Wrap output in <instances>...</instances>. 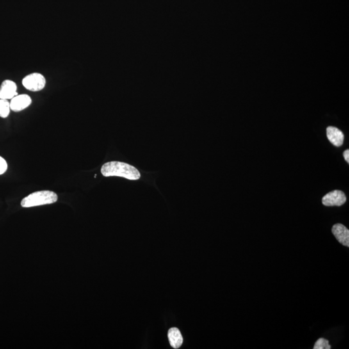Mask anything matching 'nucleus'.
<instances>
[{
    "mask_svg": "<svg viewBox=\"0 0 349 349\" xmlns=\"http://www.w3.org/2000/svg\"><path fill=\"white\" fill-rule=\"evenodd\" d=\"M104 177H120L136 181L141 178V173L134 166L122 162L112 161L104 164L101 168Z\"/></svg>",
    "mask_w": 349,
    "mask_h": 349,
    "instance_id": "nucleus-1",
    "label": "nucleus"
},
{
    "mask_svg": "<svg viewBox=\"0 0 349 349\" xmlns=\"http://www.w3.org/2000/svg\"><path fill=\"white\" fill-rule=\"evenodd\" d=\"M58 200V195L54 191L43 190L36 191L23 198L21 206L24 207H31L42 205L51 204Z\"/></svg>",
    "mask_w": 349,
    "mask_h": 349,
    "instance_id": "nucleus-2",
    "label": "nucleus"
},
{
    "mask_svg": "<svg viewBox=\"0 0 349 349\" xmlns=\"http://www.w3.org/2000/svg\"><path fill=\"white\" fill-rule=\"evenodd\" d=\"M22 84L26 90L36 92L42 90L46 84V80L42 74L39 73L27 75L22 80Z\"/></svg>",
    "mask_w": 349,
    "mask_h": 349,
    "instance_id": "nucleus-3",
    "label": "nucleus"
},
{
    "mask_svg": "<svg viewBox=\"0 0 349 349\" xmlns=\"http://www.w3.org/2000/svg\"><path fill=\"white\" fill-rule=\"evenodd\" d=\"M346 200L345 194L340 190H334L326 194L322 198V203L326 206H340Z\"/></svg>",
    "mask_w": 349,
    "mask_h": 349,
    "instance_id": "nucleus-4",
    "label": "nucleus"
},
{
    "mask_svg": "<svg viewBox=\"0 0 349 349\" xmlns=\"http://www.w3.org/2000/svg\"><path fill=\"white\" fill-rule=\"evenodd\" d=\"M18 95L17 85L11 80H6L0 86V99L11 100Z\"/></svg>",
    "mask_w": 349,
    "mask_h": 349,
    "instance_id": "nucleus-5",
    "label": "nucleus"
},
{
    "mask_svg": "<svg viewBox=\"0 0 349 349\" xmlns=\"http://www.w3.org/2000/svg\"><path fill=\"white\" fill-rule=\"evenodd\" d=\"M31 103V98L28 95H18L11 100V110L15 111V112H20V111L28 108Z\"/></svg>",
    "mask_w": 349,
    "mask_h": 349,
    "instance_id": "nucleus-6",
    "label": "nucleus"
},
{
    "mask_svg": "<svg viewBox=\"0 0 349 349\" xmlns=\"http://www.w3.org/2000/svg\"><path fill=\"white\" fill-rule=\"evenodd\" d=\"M332 232L339 243L348 247L349 230L345 226L341 224L335 225L333 226Z\"/></svg>",
    "mask_w": 349,
    "mask_h": 349,
    "instance_id": "nucleus-7",
    "label": "nucleus"
},
{
    "mask_svg": "<svg viewBox=\"0 0 349 349\" xmlns=\"http://www.w3.org/2000/svg\"><path fill=\"white\" fill-rule=\"evenodd\" d=\"M327 136L328 141L335 147H339L343 145L344 134L336 127L330 126L327 129Z\"/></svg>",
    "mask_w": 349,
    "mask_h": 349,
    "instance_id": "nucleus-8",
    "label": "nucleus"
},
{
    "mask_svg": "<svg viewBox=\"0 0 349 349\" xmlns=\"http://www.w3.org/2000/svg\"><path fill=\"white\" fill-rule=\"evenodd\" d=\"M168 339L170 345L175 348H179L183 342L182 334L177 328H172L168 331Z\"/></svg>",
    "mask_w": 349,
    "mask_h": 349,
    "instance_id": "nucleus-9",
    "label": "nucleus"
},
{
    "mask_svg": "<svg viewBox=\"0 0 349 349\" xmlns=\"http://www.w3.org/2000/svg\"><path fill=\"white\" fill-rule=\"evenodd\" d=\"M10 102L8 100L0 99V117L6 118L10 114Z\"/></svg>",
    "mask_w": 349,
    "mask_h": 349,
    "instance_id": "nucleus-10",
    "label": "nucleus"
},
{
    "mask_svg": "<svg viewBox=\"0 0 349 349\" xmlns=\"http://www.w3.org/2000/svg\"><path fill=\"white\" fill-rule=\"evenodd\" d=\"M329 342L327 339L319 338L314 344V349H330Z\"/></svg>",
    "mask_w": 349,
    "mask_h": 349,
    "instance_id": "nucleus-11",
    "label": "nucleus"
},
{
    "mask_svg": "<svg viewBox=\"0 0 349 349\" xmlns=\"http://www.w3.org/2000/svg\"><path fill=\"white\" fill-rule=\"evenodd\" d=\"M8 165L6 160L0 156V175H3L8 170Z\"/></svg>",
    "mask_w": 349,
    "mask_h": 349,
    "instance_id": "nucleus-12",
    "label": "nucleus"
},
{
    "mask_svg": "<svg viewBox=\"0 0 349 349\" xmlns=\"http://www.w3.org/2000/svg\"><path fill=\"white\" fill-rule=\"evenodd\" d=\"M343 157L345 158L346 163H349V150H346L343 153Z\"/></svg>",
    "mask_w": 349,
    "mask_h": 349,
    "instance_id": "nucleus-13",
    "label": "nucleus"
}]
</instances>
